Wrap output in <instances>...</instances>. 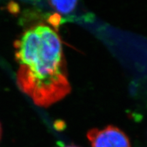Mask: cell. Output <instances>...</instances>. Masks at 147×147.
Listing matches in <instances>:
<instances>
[{
	"mask_svg": "<svg viewBox=\"0 0 147 147\" xmlns=\"http://www.w3.org/2000/svg\"><path fill=\"white\" fill-rule=\"evenodd\" d=\"M14 48L21 63L18 84L35 104L49 107L69 94L61 40L54 29L42 24L29 29L14 42Z\"/></svg>",
	"mask_w": 147,
	"mask_h": 147,
	"instance_id": "6da1fadb",
	"label": "cell"
},
{
	"mask_svg": "<svg viewBox=\"0 0 147 147\" xmlns=\"http://www.w3.org/2000/svg\"><path fill=\"white\" fill-rule=\"evenodd\" d=\"M1 124H0V139H1Z\"/></svg>",
	"mask_w": 147,
	"mask_h": 147,
	"instance_id": "8992f818",
	"label": "cell"
},
{
	"mask_svg": "<svg viewBox=\"0 0 147 147\" xmlns=\"http://www.w3.org/2000/svg\"><path fill=\"white\" fill-rule=\"evenodd\" d=\"M63 147H78L77 146H75V145H67V146H63Z\"/></svg>",
	"mask_w": 147,
	"mask_h": 147,
	"instance_id": "5b68a950",
	"label": "cell"
},
{
	"mask_svg": "<svg viewBox=\"0 0 147 147\" xmlns=\"http://www.w3.org/2000/svg\"><path fill=\"white\" fill-rule=\"evenodd\" d=\"M87 138L91 147H131L126 134L112 125L102 129H92L88 131Z\"/></svg>",
	"mask_w": 147,
	"mask_h": 147,
	"instance_id": "7a4b0ae2",
	"label": "cell"
},
{
	"mask_svg": "<svg viewBox=\"0 0 147 147\" xmlns=\"http://www.w3.org/2000/svg\"><path fill=\"white\" fill-rule=\"evenodd\" d=\"M49 4L55 10L62 14H68L72 12L76 7V1H51Z\"/></svg>",
	"mask_w": 147,
	"mask_h": 147,
	"instance_id": "3957f363",
	"label": "cell"
},
{
	"mask_svg": "<svg viewBox=\"0 0 147 147\" xmlns=\"http://www.w3.org/2000/svg\"><path fill=\"white\" fill-rule=\"evenodd\" d=\"M61 20V16L58 14H54L51 16H49V23L52 25L53 27H54V28L57 29V27L59 26Z\"/></svg>",
	"mask_w": 147,
	"mask_h": 147,
	"instance_id": "277c9868",
	"label": "cell"
}]
</instances>
